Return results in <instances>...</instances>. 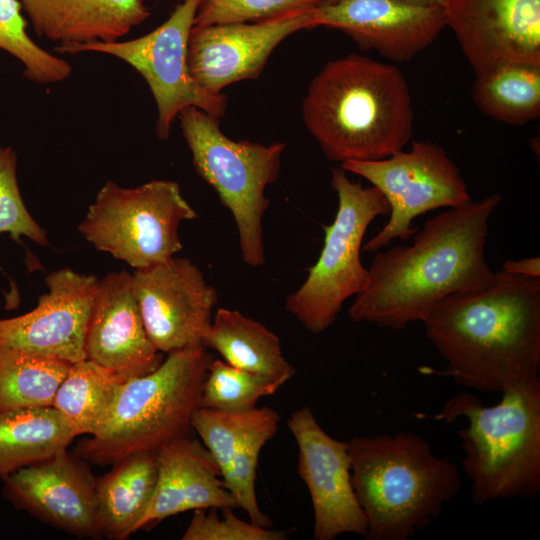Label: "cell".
<instances>
[{"instance_id":"27","label":"cell","mask_w":540,"mask_h":540,"mask_svg":"<svg viewBox=\"0 0 540 540\" xmlns=\"http://www.w3.org/2000/svg\"><path fill=\"white\" fill-rule=\"evenodd\" d=\"M70 365L51 356L0 348V411L52 406Z\"/></svg>"},{"instance_id":"8","label":"cell","mask_w":540,"mask_h":540,"mask_svg":"<svg viewBox=\"0 0 540 540\" xmlns=\"http://www.w3.org/2000/svg\"><path fill=\"white\" fill-rule=\"evenodd\" d=\"M331 187L338 197L335 218L324 226V245L303 284L285 300L286 310L308 331L320 334L337 319L343 303L362 292L368 268L361 262L362 242L372 221L390 206L375 186L353 182L332 168Z\"/></svg>"},{"instance_id":"31","label":"cell","mask_w":540,"mask_h":540,"mask_svg":"<svg viewBox=\"0 0 540 540\" xmlns=\"http://www.w3.org/2000/svg\"><path fill=\"white\" fill-rule=\"evenodd\" d=\"M279 421L269 422L249 435L237 447L227 469L221 475L237 507L246 511L252 523L264 527H270L271 521L258 505L255 492L256 469L260 452L276 434Z\"/></svg>"},{"instance_id":"17","label":"cell","mask_w":540,"mask_h":540,"mask_svg":"<svg viewBox=\"0 0 540 540\" xmlns=\"http://www.w3.org/2000/svg\"><path fill=\"white\" fill-rule=\"evenodd\" d=\"M443 8L475 72L505 62L540 65V0H447Z\"/></svg>"},{"instance_id":"15","label":"cell","mask_w":540,"mask_h":540,"mask_svg":"<svg viewBox=\"0 0 540 540\" xmlns=\"http://www.w3.org/2000/svg\"><path fill=\"white\" fill-rule=\"evenodd\" d=\"M93 275L64 268L46 276L48 292L21 315L0 319V348L23 350L69 363L86 359L85 340L98 287Z\"/></svg>"},{"instance_id":"21","label":"cell","mask_w":540,"mask_h":540,"mask_svg":"<svg viewBox=\"0 0 540 540\" xmlns=\"http://www.w3.org/2000/svg\"><path fill=\"white\" fill-rule=\"evenodd\" d=\"M39 37L60 45L114 42L149 16L143 0H19Z\"/></svg>"},{"instance_id":"35","label":"cell","mask_w":540,"mask_h":540,"mask_svg":"<svg viewBox=\"0 0 540 540\" xmlns=\"http://www.w3.org/2000/svg\"><path fill=\"white\" fill-rule=\"evenodd\" d=\"M502 271L525 277L540 278V258L529 257L520 260H506Z\"/></svg>"},{"instance_id":"29","label":"cell","mask_w":540,"mask_h":540,"mask_svg":"<svg viewBox=\"0 0 540 540\" xmlns=\"http://www.w3.org/2000/svg\"><path fill=\"white\" fill-rule=\"evenodd\" d=\"M19 0H0V49L23 64L24 76L36 84H54L70 77L71 65L38 46L26 31Z\"/></svg>"},{"instance_id":"16","label":"cell","mask_w":540,"mask_h":540,"mask_svg":"<svg viewBox=\"0 0 540 540\" xmlns=\"http://www.w3.org/2000/svg\"><path fill=\"white\" fill-rule=\"evenodd\" d=\"M3 479V496L17 509L82 538H95L96 482L89 463L68 449Z\"/></svg>"},{"instance_id":"28","label":"cell","mask_w":540,"mask_h":540,"mask_svg":"<svg viewBox=\"0 0 540 540\" xmlns=\"http://www.w3.org/2000/svg\"><path fill=\"white\" fill-rule=\"evenodd\" d=\"M283 385L275 378L212 359L202 383L199 407L231 413L248 411L261 397L276 393Z\"/></svg>"},{"instance_id":"22","label":"cell","mask_w":540,"mask_h":540,"mask_svg":"<svg viewBox=\"0 0 540 540\" xmlns=\"http://www.w3.org/2000/svg\"><path fill=\"white\" fill-rule=\"evenodd\" d=\"M96 482L98 536L124 540L136 532L154 494L157 451L131 454L111 465Z\"/></svg>"},{"instance_id":"12","label":"cell","mask_w":540,"mask_h":540,"mask_svg":"<svg viewBox=\"0 0 540 540\" xmlns=\"http://www.w3.org/2000/svg\"><path fill=\"white\" fill-rule=\"evenodd\" d=\"M132 279L146 332L158 351L202 344L218 295L195 264L173 257L135 270Z\"/></svg>"},{"instance_id":"19","label":"cell","mask_w":540,"mask_h":540,"mask_svg":"<svg viewBox=\"0 0 540 540\" xmlns=\"http://www.w3.org/2000/svg\"><path fill=\"white\" fill-rule=\"evenodd\" d=\"M85 353L128 379L153 371L163 361L146 332L129 272H111L98 281Z\"/></svg>"},{"instance_id":"24","label":"cell","mask_w":540,"mask_h":540,"mask_svg":"<svg viewBox=\"0 0 540 540\" xmlns=\"http://www.w3.org/2000/svg\"><path fill=\"white\" fill-rule=\"evenodd\" d=\"M77 434L54 407L0 411V477L68 448Z\"/></svg>"},{"instance_id":"6","label":"cell","mask_w":540,"mask_h":540,"mask_svg":"<svg viewBox=\"0 0 540 540\" xmlns=\"http://www.w3.org/2000/svg\"><path fill=\"white\" fill-rule=\"evenodd\" d=\"M212 359L198 344L172 351L153 371L127 379L100 430L79 441L74 453L88 463L111 466L188 436Z\"/></svg>"},{"instance_id":"2","label":"cell","mask_w":540,"mask_h":540,"mask_svg":"<svg viewBox=\"0 0 540 540\" xmlns=\"http://www.w3.org/2000/svg\"><path fill=\"white\" fill-rule=\"evenodd\" d=\"M446 362L441 375L502 393L539 376L540 278L502 270L482 288L450 294L421 321Z\"/></svg>"},{"instance_id":"34","label":"cell","mask_w":540,"mask_h":540,"mask_svg":"<svg viewBox=\"0 0 540 540\" xmlns=\"http://www.w3.org/2000/svg\"><path fill=\"white\" fill-rule=\"evenodd\" d=\"M195 510L182 535V540H286L287 533L246 522L238 518L232 508H222L220 518L217 508Z\"/></svg>"},{"instance_id":"9","label":"cell","mask_w":540,"mask_h":540,"mask_svg":"<svg viewBox=\"0 0 540 540\" xmlns=\"http://www.w3.org/2000/svg\"><path fill=\"white\" fill-rule=\"evenodd\" d=\"M196 217L174 181L132 188L107 181L78 230L97 250L137 270L173 258L182 249L180 224Z\"/></svg>"},{"instance_id":"26","label":"cell","mask_w":540,"mask_h":540,"mask_svg":"<svg viewBox=\"0 0 540 540\" xmlns=\"http://www.w3.org/2000/svg\"><path fill=\"white\" fill-rule=\"evenodd\" d=\"M127 379L87 358L71 363L52 407L64 416L77 436L95 435Z\"/></svg>"},{"instance_id":"23","label":"cell","mask_w":540,"mask_h":540,"mask_svg":"<svg viewBox=\"0 0 540 540\" xmlns=\"http://www.w3.org/2000/svg\"><path fill=\"white\" fill-rule=\"evenodd\" d=\"M202 345L219 353L231 366L283 384L295 374V368L283 356L279 337L237 310L218 308Z\"/></svg>"},{"instance_id":"7","label":"cell","mask_w":540,"mask_h":540,"mask_svg":"<svg viewBox=\"0 0 540 540\" xmlns=\"http://www.w3.org/2000/svg\"><path fill=\"white\" fill-rule=\"evenodd\" d=\"M177 118L196 172L235 220L242 260L262 266V222L270 204L265 190L278 179L285 144L230 139L220 130L219 119L194 106L182 109Z\"/></svg>"},{"instance_id":"20","label":"cell","mask_w":540,"mask_h":540,"mask_svg":"<svg viewBox=\"0 0 540 540\" xmlns=\"http://www.w3.org/2000/svg\"><path fill=\"white\" fill-rule=\"evenodd\" d=\"M157 482L136 531L189 510L234 508L219 468L206 447L188 436L157 451Z\"/></svg>"},{"instance_id":"14","label":"cell","mask_w":540,"mask_h":540,"mask_svg":"<svg viewBox=\"0 0 540 540\" xmlns=\"http://www.w3.org/2000/svg\"><path fill=\"white\" fill-rule=\"evenodd\" d=\"M287 426L298 445V474L310 494L316 540H333L341 534L365 537L367 522L352 482L348 442L331 437L312 410L293 412Z\"/></svg>"},{"instance_id":"32","label":"cell","mask_w":540,"mask_h":540,"mask_svg":"<svg viewBox=\"0 0 540 540\" xmlns=\"http://www.w3.org/2000/svg\"><path fill=\"white\" fill-rule=\"evenodd\" d=\"M17 155L0 145V233H8L19 242L25 236L40 246H47L45 230L27 210L17 182Z\"/></svg>"},{"instance_id":"37","label":"cell","mask_w":540,"mask_h":540,"mask_svg":"<svg viewBox=\"0 0 540 540\" xmlns=\"http://www.w3.org/2000/svg\"><path fill=\"white\" fill-rule=\"evenodd\" d=\"M316 1L320 4V3L329 2V1H333V0H316Z\"/></svg>"},{"instance_id":"1","label":"cell","mask_w":540,"mask_h":540,"mask_svg":"<svg viewBox=\"0 0 540 540\" xmlns=\"http://www.w3.org/2000/svg\"><path fill=\"white\" fill-rule=\"evenodd\" d=\"M502 197L450 207L428 219L408 246L377 251L368 280L348 309L351 320L402 330L444 297L475 290L494 276L485 259L489 218Z\"/></svg>"},{"instance_id":"30","label":"cell","mask_w":540,"mask_h":540,"mask_svg":"<svg viewBox=\"0 0 540 540\" xmlns=\"http://www.w3.org/2000/svg\"><path fill=\"white\" fill-rule=\"evenodd\" d=\"M275 420H280V416L270 407H255L237 413L199 407L191 425L222 475L237 447L254 431Z\"/></svg>"},{"instance_id":"25","label":"cell","mask_w":540,"mask_h":540,"mask_svg":"<svg viewBox=\"0 0 540 540\" xmlns=\"http://www.w3.org/2000/svg\"><path fill=\"white\" fill-rule=\"evenodd\" d=\"M471 92L486 116L524 125L540 116V65L505 62L477 71Z\"/></svg>"},{"instance_id":"13","label":"cell","mask_w":540,"mask_h":540,"mask_svg":"<svg viewBox=\"0 0 540 540\" xmlns=\"http://www.w3.org/2000/svg\"><path fill=\"white\" fill-rule=\"evenodd\" d=\"M313 8L254 22L193 27L188 44L192 77L214 94L235 82L257 78L284 39L297 31L315 28Z\"/></svg>"},{"instance_id":"18","label":"cell","mask_w":540,"mask_h":540,"mask_svg":"<svg viewBox=\"0 0 540 540\" xmlns=\"http://www.w3.org/2000/svg\"><path fill=\"white\" fill-rule=\"evenodd\" d=\"M314 27L341 30L364 49L407 62L431 45L446 27L443 7L402 0H333L313 8Z\"/></svg>"},{"instance_id":"10","label":"cell","mask_w":540,"mask_h":540,"mask_svg":"<svg viewBox=\"0 0 540 540\" xmlns=\"http://www.w3.org/2000/svg\"><path fill=\"white\" fill-rule=\"evenodd\" d=\"M202 0H183L161 25L141 37L114 42L59 45L58 53L98 52L132 66L146 81L157 106L156 134L168 139L179 112L197 107L214 118L225 114L227 98L198 85L188 67V44Z\"/></svg>"},{"instance_id":"3","label":"cell","mask_w":540,"mask_h":540,"mask_svg":"<svg viewBox=\"0 0 540 540\" xmlns=\"http://www.w3.org/2000/svg\"><path fill=\"white\" fill-rule=\"evenodd\" d=\"M302 116L325 156L341 164L389 157L413 135L411 95L402 72L357 54L328 62L313 78Z\"/></svg>"},{"instance_id":"33","label":"cell","mask_w":540,"mask_h":540,"mask_svg":"<svg viewBox=\"0 0 540 540\" xmlns=\"http://www.w3.org/2000/svg\"><path fill=\"white\" fill-rule=\"evenodd\" d=\"M318 4L316 0H202L193 27L254 22Z\"/></svg>"},{"instance_id":"4","label":"cell","mask_w":540,"mask_h":540,"mask_svg":"<svg viewBox=\"0 0 540 540\" xmlns=\"http://www.w3.org/2000/svg\"><path fill=\"white\" fill-rule=\"evenodd\" d=\"M348 454L368 540H408L438 518L461 487L459 466L409 431L354 437Z\"/></svg>"},{"instance_id":"5","label":"cell","mask_w":540,"mask_h":540,"mask_svg":"<svg viewBox=\"0 0 540 540\" xmlns=\"http://www.w3.org/2000/svg\"><path fill=\"white\" fill-rule=\"evenodd\" d=\"M493 406H484L472 393L448 399L430 418L452 424L466 418L458 431L478 505L497 499H530L540 490V377L516 384Z\"/></svg>"},{"instance_id":"36","label":"cell","mask_w":540,"mask_h":540,"mask_svg":"<svg viewBox=\"0 0 540 540\" xmlns=\"http://www.w3.org/2000/svg\"><path fill=\"white\" fill-rule=\"evenodd\" d=\"M404 2L419 5V6H428V7H444L447 0H402Z\"/></svg>"},{"instance_id":"11","label":"cell","mask_w":540,"mask_h":540,"mask_svg":"<svg viewBox=\"0 0 540 540\" xmlns=\"http://www.w3.org/2000/svg\"><path fill=\"white\" fill-rule=\"evenodd\" d=\"M346 172L368 180L378 188L390 206L389 220L366 244L364 252H377L392 240L406 241L418 228L414 218L442 207L472 201L460 170L437 144L413 141L410 150L372 161H347Z\"/></svg>"}]
</instances>
